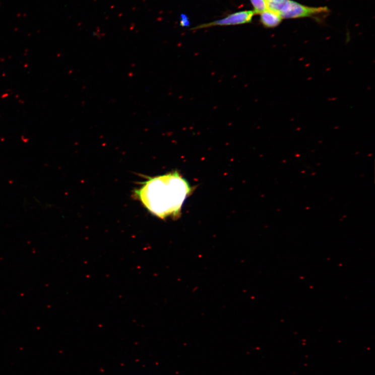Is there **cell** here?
I'll return each instance as SVG.
<instances>
[{"label":"cell","instance_id":"cell-1","mask_svg":"<svg viewBox=\"0 0 375 375\" xmlns=\"http://www.w3.org/2000/svg\"><path fill=\"white\" fill-rule=\"evenodd\" d=\"M192 192L189 182L177 172L152 178L136 193L151 213L165 219L176 217Z\"/></svg>","mask_w":375,"mask_h":375},{"label":"cell","instance_id":"cell-2","mask_svg":"<svg viewBox=\"0 0 375 375\" xmlns=\"http://www.w3.org/2000/svg\"><path fill=\"white\" fill-rule=\"evenodd\" d=\"M268 10L278 13L283 19L310 18L321 21L330 10L327 7H310L292 0H281L278 3L266 2Z\"/></svg>","mask_w":375,"mask_h":375},{"label":"cell","instance_id":"cell-3","mask_svg":"<svg viewBox=\"0 0 375 375\" xmlns=\"http://www.w3.org/2000/svg\"><path fill=\"white\" fill-rule=\"evenodd\" d=\"M255 15V13L254 11H244L236 12L230 14L224 19L199 25L193 28V30H197L217 26H224L247 24L252 22Z\"/></svg>","mask_w":375,"mask_h":375},{"label":"cell","instance_id":"cell-4","mask_svg":"<svg viewBox=\"0 0 375 375\" xmlns=\"http://www.w3.org/2000/svg\"><path fill=\"white\" fill-rule=\"evenodd\" d=\"M283 19L277 12L267 10L260 14V22L267 28H274L278 26Z\"/></svg>","mask_w":375,"mask_h":375},{"label":"cell","instance_id":"cell-5","mask_svg":"<svg viewBox=\"0 0 375 375\" xmlns=\"http://www.w3.org/2000/svg\"><path fill=\"white\" fill-rule=\"evenodd\" d=\"M253 5L255 14H260L268 10L267 4L265 0H250Z\"/></svg>","mask_w":375,"mask_h":375},{"label":"cell","instance_id":"cell-6","mask_svg":"<svg viewBox=\"0 0 375 375\" xmlns=\"http://www.w3.org/2000/svg\"><path fill=\"white\" fill-rule=\"evenodd\" d=\"M190 22L189 18L184 14H182L181 15L180 25L183 27H186L190 26Z\"/></svg>","mask_w":375,"mask_h":375},{"label":"cell","instance_id":"cell-7","mask_svg":"<svg viewBox=\"0 0 375 375\" xmlns=\"http://www.w3.org/2000/svg\"><path fill=\"white\" fill-rule=\"evenodd\" d=\"M266 2H275V3H278L281 1V0H265Z\"/></svg>","mask_w":375,"mask_h":375}]
</instances>
